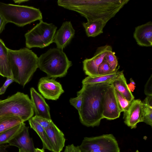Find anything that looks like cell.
Returning a JSON list of instances; mask_svg holds the SVG:
<instances>
[{
  "instance_id": "obj_10",
  "label": "cell",
  "mask_w": 152,
  "mask_h": 152,
  "mask_svg": "<svg viewBox=\"0 0 152 152\" xmlns=\"http://www.w3.org/2000/svg\"><path fill=\"white\" fill-rule=\"evenodd\" d=\"M112 51L111 46L108 45L99 47L94 56L86 58L83 62V69L85 74L91 77L99 76L98 68L104 60L106 55Z\"/></svg>"
},
{
  "instance_id": "obj_20",
  "label": "cell",
  "mask_w": 152,
  "mask_h": 152,
  "mask_svg": "<svg viewBox=\"0 0 152 152\" xmlns=\"http://www.w3.org/2000/svg\"><path fill=\"white\" fill-rule=\"evenodd\" d=\"M107 23L101 19L83 22L82 25L87 36L95 37L103 33V29Z\"/></svg>"
},
{
  "instance_id": "obj_8",
  "label": "cell",
  "mask_w": 152,
  "mask_h": 152,
  "mask_svg": "<svg viewBox=\"0 0 152 152\" xmlns=\"http://www.w3.org/2000/svg\"><path fill=\"white\" fill-rule=\"evenodd\" d=\"M79 146L82 152H120L118 142L112 134L85 137Z\"/></svg>"
},
{
  "instance_id": "obj_9",
  "label": "cell",
  "mask_w": 152,
  "mask_h": 152,
  "mask_svg": "<svg viewBox=\"0 0 152 152\" xmlns=\"http://www.w3.org/2000/svg\"><path fill=\"white\" fill-rule=\"evenodd\" d=\"M121 111L115 94L114 88L111 84L108 86L104 96L102 118L113 120L118 118Z\"/></svg>"
},
{
  "instance_id": "obj_1",
  "label": "cell",
  "mask_w": 152,
  "mask_h": 152,
  "mask_svg": "<svg viewBox=\"0 0 152 152\" xmlns=\"http://www.w3.org/2000/svg\"><path fill=\"white\" fill-rule=\"evenodd\" d=\"M129 0H58V5L76 12L87 21L99 19L106 23L114 17Z\"/></svg>"
},
{
  "instance_id": "obj_15",
  "label": "cell",
  "mask_w": 152,
  "mask_h": 152,
  "mask_svg": "<svg viewBox=\"0 0 152 152\" xmlns=\"http://www.w3.org/2000/svg\"><path fill=\"white\" fill-rule=\"evenodd\" d=\"M53 148V152H61L64 146L66 139L63 132L53 122L45 129Z\"/></svg>"
},
{
  "instance_id": "obj_37",
  "label": "cell",
  "mask_w": 152,
  "mask_h": 152,
  "mask_svg": "<svg viewBox=\"0 0 152 152\" xmlns=\"http://www.w3.org/2000/svg\"><path fill=\"white\" fill-rule=\"evenodd\" d=\"M135 85H134L133 84H132L130 83L129 84H127V86L128 87L130 90V91L132 92V91H133L135 89V88L136 87Z\"/></svg>"
},
{
  "instance_id": "obj_32",
  "label": "cell",
  "mask_w": 152,
  "mask_h": 152,
  "mask_svg": "<svg viewBox=\"0 0 152 152\" xmlns=\"http://www.w3.org/2000/svg\"><path fill=\"white\" fill-rule=\"evenodd\" d=\"M14 82L15 81L13 77H7L3 85L0 88V95L4 94L8 86Z\"/></svg>"
},
{
  "instance_id": "obj_2",
  "label": "cell",
  "mask_w": 152,
  "mask_h": 152,
  "mask_svg": "<svg viewBox=\"0 0 152 152\" xmlns=\"http://www.w3.org/2000/svg\"><path fill=\"white\" fill-rule=\"evenodd\" d=\"M108 83L83 85L78 91L82 96L83 102L78 112L81 123L87 127L99 126L102 119L103 105Z\"/></svg>"
},
{
  "instance_id": "obj_39",
  "label": "cell",
  "mask_w": 152,
  "mask_h": 152,
  "mask_svg": "<svg viewBox=\"0 0 152 152\" xmlns=\"http://www.w3.org/2000/svg\"><path fill=\"white\" fill-rule=\"evenodd\" d=\"M18 152H30L29 151L23 148L19 149Z\"/></svg>"
},
{
  "instance_id": "obj_11",
  "label": "cell",
  "mask_w": 152,
  "mask_h": 152,
  "mask_svg": "<svg viewBox=\"0 0 152 152\" xmlns=\"http://www.w3.org/2000/svg\"><path fill=\"white\" fill-rule=\"evenodd\" d=\"M38 86L39 92L48 99L56 100L64 91L59 82L48 77L41 78Z\"/></svg>"
},
{
  "instance_id": "obj_13",
  "label": "cell",
  "mask_w": 152,
  "mask_h": 152,
  "mask_svg": "<svg viewBox=\"0 0 152 152\" xmlns=\"http://www.w3.org/2000/svg\"><path fill=\"white\" fill-rule=\"evenodd\" d=\"M75 34V30L71 22L65 21L56 32L53 42L57 48L63 50L70 43Z\"/></svg>"
},
{
  "instance_id": "obj_29",
  "label": "cell",
  "mask_w": 152,
  "mask_h": 152,
  "mask_svg": "<svg viewBox=\"0 0 152 152\" xmlns=\"http://www.w3.org/2000/svg\"><path fill=\"white\" fill-rule=\"evenodd\" d=\"M31 118L44 129L48 128L53 122L51 119H47L37 115L32 117Z\"/></svg>"
},
{
  "instance_id": "obj_21",
  "label": "cell",
  "mask_w": 152,
  "mask_h": 152,
  "mask_svg": "<svg viewBox=\"0 0 152 152\" xmlns=\"http://www.w3.org/2000/svg\"><path fill=\"white\" fill-rule=\"evenodd\" d=\"M119 67L114 72L105 75L91 77L88 76L84 79L83 85H92L98 83H111L120 73L121 71H119Z\"/></svg>"
},
{
  "instance_id": "obj_36",
  "label": "cell",
  "mask_w": 152,
  "mask_h": 152,
  "mask_svg": "<svg viewBox=\"0 0 152 152\" xmlns=\"http://www.w3.org/2000/svg\"><path fill=\"white\" fill-rule=\"evenodd\" d=\"M10 146L8 145H0V152H7V148Z\"/></svg>"
},
{
  "instance_id": "obj_27",
  "label": "cell",
  "mask_w": 152,
  "mask_h": 152,
  "mask_svg": "<svg viewBox=\"0 0 152 152\" xmlns=\"http://www.w3.org/2000/svg\"><path fill=\"white\" fill-rule=\"evenodd\" d=\"M104 60L109 64L111 69L115 70L118 65V61L115 52L112 51L108 53L105 56Z\"/></svg>"
},
{
  "instance_id": "obj_4",
  "label": "cell",
  "mask_w": 152,
  "mask_h": 152,
  "mask_svg": "<svg viewBox=\"0 0 152 152\" xmlns=\"http://www.w3.org/2000/svg\"><path fill=\"white\" fill-rule=\"evenodd\" d=\"M72 65L63 50L57 48L49 49L38 58V67L53 79L65 76Z\"/></svg>"
},
{
  "instance_id": "obj_16",
  "label": "cell",
  "mask_w": 152,
  "mask_h": 152,
  "mask_svg": "<svg viewBox=\"0 0 152 152\" xmlns=\"http://www.w3.org/2000/svg\"><path fill=\"white\" fill-rule=\"evenodd\" d=\"M31 101L35 115L48 119H51L50 107L44 99L33 88L30 90Z\"/></svg>"
},
{
  "instance_id": "obj_30",
  "label": "cell",
  "mask_w": 152,
  "mask_h": 152,
  "mask_svg": "<svg viewBox=\"0 0 152 152\" xmlns=\"http://www.w3.org/2000/svg\"><path fill=\"white\" fill-rule=\"evenodd\" d=\"M77 96L75 98H71L69 100L70 104L74 106L78 112L80 110L82 105L83 99L81 94L77 92Z\"/></svg>"
},
{
  "instance_id": "obj_7",
  "label": "cell",
  "mask_w": 152,
  "mask_h": 152,
  "mask_svg": "<svg viewBox=\"0 0 152 152\" xmlns=\"http://www.w3.org/2000/svg\"><path fill=\"white\" fill-rule=\"evenodd\" d=\"M57 27L53 23L44 22L42 20L25 34L27 48H42L53 42Z\"/></svg>"
},
{
  "instance_id": "obj_33",
  "label": "cell",
  "mask_w": 152,
  "mask_h": 152,
  "mask_svg": "<svg viewBox=\"0 0 152 152\" xmlns=\"http://www.w3.org/2000/svg\"><path fill=\"white\" fill-rule=\"evenodd\" d=\"M63 152H82L79 146H75L73 144L66 146Z\"/></svg>"
},
{
  "instance_id": "obj_26",
  "label": "cell",
  "mask_w": 152,
  "mask_h": 152,
  "mask_svg": "<svg viewBox=\"0 0 152 152\" xmlns=\"http://www.w3.org/2000/svg\"><path fill=\"white\" fill-rule=\"evenodd\" d=\"M114 90L117 102L121 112L126 111L129 108L132 102L127 100L116 89H114Z\"/></svg>"
},
{
  "instance_id": "obj_24",
  "label": "cell",
  "mask_w": 152,
  "mask_h": 152,
  "mask_svg": "<svg viewBox=\"0 0 152 152\" xmlns=\"http://www.w3.org/2000/svg\"><path fill=\"white\" fill-rule=\"evenodd\" d=\"M26 126L23 122L0 134V145L8 142L18 134Z\"/></svg>"
},
{
  "instance_id": "obj_6",
  "label": "cell",
  "mask_w": 152,
  "mask_h": 152,
  "mask_svg": "<svg viewBox=\"0 0 152 152\" xmlns=\"http://www.w3.org/2000/svg\"><path fill=\"white\" fill-rule=\"evenodd\" d=\"M0 14L7 23H11L20 27L42 19V13L38 9L1 2Z\"/></svg>"
},
{
  "instance_id": "obj_17",
  "label": "cell",
  "mask_w": 152,
  "mask_h": 152,
  "mask_svg": "<svg viewBox=\"0 0 152 152\" xmlns=\"http://www.w3.org/2000/svg\"><path fill=\"white\" fill-rule=\"evenodd\" d=\"M28 128L25 126L21 132L8 142L10 145L23 148L30 152H35V148L32 139L30 137Z\"/></svg>"
},
{
  "instance_id": "obj_18",
  "label": "cell",
  "mask_w": 152,
  "mask_h": 152,
  "mask_svg": "<svg viewBox=\"0 0 152 152\" xmlns=\"http://www.w3.org/2000/svg\"><path fill=\"white\" fill-rule=\"evenodd\" d=\"M8 49L0 38V75L7 78L12 77Z\"/></svg>"
},
{
  "instance_id": "obj_28",
  "label": "cell",
  "mask_w": 152,
  "mask_h": 152,
  "mask_svg": "<svg viewBox=\"0 0 152 152\" xmlns=\"http://www.w3.org/2000/svg\"><path fill=\"white\" fill-rule=\"evenodd\" d=\"M119 66L117 67L115 71L113 70L110 68L108 63L104 60L99 66L98 68L99 75H107L114 72L119 68Z\"/></svg>"
},
{
  "instance_id": "obj_23",
  "label": "cell",
  "mask_w": 152,
  "mask_h": 152,
  "mask_svg": "<svg viewBox=\"0 0 152 152\" xmlns=\"http://www.w3.org/2000/svg\"><path fill=\"white\" fill-rule=\"evenodd\" d=\"M23 122L19 117L13 116L0 117V134Z\"/></svg>"
},
{
  "instance_id": "obj_14",
  "label": "cell",
  "mask_w": 152,
  "mask_h": 152,
  "mask_svg": "<svg viewBox=\"0 0 152 152\" xmlns=\"http://www.w3.org/2000/svg\"><path fill=\"white\" fill-rule=\"evenodd\" d=\"M133 37L137 44L143 47L152 45V22L148 21L135 28Z\"/></svg>"
},
{
  "instance_id": "obj_38",
  "label": "cell",
  "mask_w": 152,
  "mask_h": 152,
  "mask_svg": "<svg viewBox=\"0 0 152 152\" xmlns=\"http://www.w3.org/2000/svg\"><path fill=\"white\" fill-rule=\"evenodd\" d=\"M35 152H45V151L44 150L43 148L41 149L37 148L35 149Z\"/></svg>"
},
{
  "instance_id": "obj_12",
  "label": "cell",
  "mask_w": 152,
  "mask_h": 152,
  "mask_svg": "<svg viewBox=\"0 0 152 152\" xmlns=\"http://www.w3.org/2000/svg\"><path fill=\"white\" fill-rule=\"evenodd\" d=\"M143 103L139 99H134L128 110L124 112L125 124L131 129H135L138 123L141 122Z\"/></svg>"
},
{
  "instance_id": "obj_22",
  "label": "cell",
  "mask_w": 152,
  "mask_h": 152,
  "mask_svg": "<svg viewBox=\"0 0 152 152\" xmlns=\"http://www.w3.org/2000/svg\"><path fill=\"white\" fill-rule=\"evenodd\" d=\"M31 128L38 134L43 144V149L53 151V148L45 129L32 118L28 120Z\"/></svg>"
},
{
  "instance_id": "obj_35",
  "label": "cell",
  "mask_w": 152,
  "mask_h": 152,
  "mask_svg": "<svg viewBox=\"0 0 152 152\" xmlns=\"http://www.w3.org/2000/svg\"><path fill=\"white\" fill-rule=\"evenodd\" d=\"M142 103L152 107V96H147Z\"/></svg>"
},
{
  "instance_id": "obj_31",
  "label": "cell",
  "mask_w": 152,
  "mask_h": 152,
  "mask_svg": "<svg viewBox=\"0 0 152 152\" xmlns=\"http://www.w3.org/2000/svg\"><path fill=\"white\" fill-rule=\"evenodd\" d=\"M144 93L147 96H152V75L147 82L144 88Z\"/></svg>"
},
{
  "instance_id": "obj_3",
  "label": "cell",
  "mask_w": 152,
  "mask_h": 152,
  "mask_svg": "<svg viewBox=\"0 0 152 152\" xmlns=\"http://www.w3.org/2000/svg\"><path fill=\"white\" fill-rule=\"evenodd\" d=\"M10 62L15 82L23 87L31 80L38 68L37 55L27 48L8 49Z\"/></svg>"
},
{
  "instance_id": "obj_25",
  "label": "cell",
  "mask_w": 152,
  "mask_h": 152,
  "mask_svg": "<svg viewBox=\"0 0 152 152\" xmlns=\"http://www.w3.org/2000/svg\"><path fill=\"white\" fill-rule=\"evenodd\" d=\"M141 122L152 126V107L143 103Z\"/></svg>"
},
{
  "instance_id": "obj_34",
  "label": "cell",
  "mask_w": 152,
  "mask_h": 152,
  "mask_svg": "<svg viewBox=\"0 0 152 152\" xmlns=\"http://www.w3.org/2000/svg\"><path fill=\"white\" fill-rule=\"evenodd\" d=\"M7 23L4 18L0 14V34L4 29L5 25Z\"/></svg>"
},
{
  "instance_id": "obj_40",
  "label": "cell",
  "mask_w": 152,
  "mask_h": 152,
  "mask_svg": "<svg viewBox=\"0 0 152 152\" xmlns=\"http://www.w3.org/2000/svg\"><path fill=\"white\" fill-rule=\"evenodd\" d=\"M135 152H139L138 150H137Z\"/></svg>"
},
{
  "instance_id": "obj_5",
  "label": "cell",
  "mask_w": 152,
  "mask_h": 152,
  "mask_svg": "<svg viewBox=\"0 0 152 152\" xmlns=\"http://www.w3.org/2000/svg\"><path fill=\"white\" fill-rule=\"evenodd\" d=\"M34 113L31 99L23 93L18 92L6 99L0 100V117L15 116L24 122L32 118Z\"/></svg>"
},
{
  "instance_id": "obj_19",
  "label": "cell",
  "mask_w": 152,
  "mask_h": 152,
  "mask_svg": "<svg viewBox=\"0 0 152 152\" xmlns=\"http://www.w3.org/2000/svg\"><path fill=\"white\" fill-rule=\"evenodd\" d=\"M110 84L128 101L132 102L134 99V97L127 86L123 71Z\"/></svg>"
}]
</instances>
